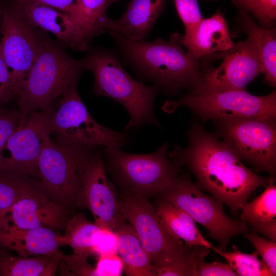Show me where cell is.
I'll list each match as a JSON object with an SVG mask.
<instances>
[{
  "instance_id": "1",
  "label": "cell",
  "mask_w": 276,
  "mask_h": 276,
  "mask_svg": "<svg viewBox=\"0 0 276 276\" xmlns=\"http://www.w3.org/2000/svg\"><path fill=\"white\" fill-rule=\"evenodd\" d=\"M188 136V146L173 153L174 162L186 166L196 176V185L226 204L233 214L257 189L269 182L271 177L261 176L248 169L227 142L199 125H193Z\"/></svg>"
},
{
  "instance_id": "2",
  "label": "cell",
  "mask_w": 276,
  "mask_h": 276,
  "mask_svg": "<svg viewBox=\"0 0 276 276\" xmlns=\"http://www.w3.org/2000/svg\"><path fill=\"white\" fill-rule=\"evenodd\" d=\"M125 59L143 76L170 93L201 83L205 66L184 51L180 44L157 38L153 41L133 40L108 31Z\"/></svg>"
},
{
  "instance_id": "3",
  "label": "cell",
  "mask_w": 276,
  "mask_h": 276,
  "mask_svg": "<svg viewBox=\"0 0 276 276\" xmlns=\"http://www.w3.org/2000/svg\"><path fill=\"white\" fill-rule=\"evenodd\" d=\"M80 60L83 68L94 74L93 91L120 103L128 111L130 118L126 129L147 123L158 125L153 109L159 89L156 86L147 85L133 79L111 52L91 50Z\"/></svg>"
},
{
  "instance_id": "4",
  "label": "cell",
  "mask_w": 276,
  "mask_h": 276,
  "mask_svg": "<svg viewBox=\"0 0 276 276\" xmlns=\"http://www.w3.org/2000/svg\"><path fill=\"white\" fill-rule=\"evenodd\" d=\"M165 144L155 152L131 154L105 147L106 172L122 194L149 198L160 196L177 176L178 165L169 159Z\"/></svg>"
},
{
  "instance_id": "5",
  "label": "cell",
  "mask_w": 276,
  "mask_h": 276,
  "mask_svg": "<svg viewBox=\"0 0 276 276\" xmlns=\"http://www.w3.org/2000/svg\"><path fill=\"white\" fill-rule=\"evenodd\" d=\"M83 70L81 60L70 57L60 44L48 37L18 96L22 117L33 111L48 109Z\"/></svg>"
},
{
  "instance_id": "6",
  "label": "cell",
  "mask_w": 276,
  "mask_h": 276,
  "mask_svg": "<svg viewBox=\"0 0 276 276\" xmlns=\"http://www.w3.org/2000/svg\"><path fill=\"white\" fill-rule=\"evenodd\" d=\"M78 79L70 83L50 116V136L60 145L121 148L126 145L128 140L126 133L109 129L91 117L78 94Z\"/></svg>"
},
{
  "instance_id": "7",
  "label": "cell",
  "mask_w": 276,
  "mask_h": 276,
  "mask_svg": "<svg viewBox=\"0 0 276 276\" xmlns=\"http://www.w3.org/2000/svg\"><path fill=\"white\" fill-rule=\"evenodd\" d=\"M48 38L29 18L21 3L3 5L0 47L10 74L14 96H18L27 76Z\"/></svg>"
},
{
  "instance_id": "8",
  "label": "cell",
  "mask_w": 276,
  "mask_h": 276,
  "mask_svg": "<svg viewBox=\"0 0 276 276\" xmlns=\"http://www.w3.org/2000/svg\"><path fill=\"white\" fill-rule=\"evenodd\" d=\"M98 147L60 145L52 140L44 147L38 170L43 188L52 200L67 209L75 206L83 174Z\"/></svg>"
},
{
  "instance_id": "9",
  "label": "cell",
  "mask_w": 276,
  "mask_h": 276,
  "mask_svg": "<svg viewBox=\"0 0 276 276\" xmlns=\"http://www.w3.org/2000/svg\"><path fill=\"white\" fill-rule=\"evenodd\" d=\"M181 106L190 108L203 121L247 118L275 120L276 93L257 96L246 90L212 91L194 89L187 96L165 105L167 110Z\"/></svg>"
},
{
  "instance_id": "10",
  "label": "cell",
  "mask_w": 276,
  "mask_h": 276,
  "mask_svg": "<svg viewBox=\"0 0 276 276\" xmlns=\"http://www.w3.org/2000/svg\"><path fill=\"white\" fill-rule=\"evenodd\" d=\"M179 207L196 221L204 226L209 235L219 242V250L225 251L231 239L247 232L243 221L230 218L221 202L203 193L187 176H178L160 195Z\"/></svg>"
},
{
  "instance_id": "11",
  "label": "cell",
  "mask_w": 276,
  "mask_h": 276,
  "mask_svg": "<svg viewBox=\"0 0 276 276\" xmlns=\"http://www.w3.org/2000/svg\"><path fill=\"white\" fill-rule=\"evenodd\" d=\"M120 197L125 219L136 232L152 266L169 264L191 252L194 246L167 232L148 199L122 193Z\"/></svg>"
},
{
  "instance_id": "12",
  "label": "cell",
  "mask_w": 276,
  "mask_h": 276,
  "mask_svg": "<svg viewBox=\"0 0 276 276\" xmlns=\"http://www.w3.org/2000/svg\"><path fill=\"white\" fill-rule=\"evenodd\" d=\"M223 139L244 159L271 177L276 168L275 120L235 118L216 121Z\"/></svg>"
},
{
  "instance_id": "13",
  "label": "cell",
  "mask_w": 276,
  "mask_h": 276,
  "mask_svg": "<svg viewBox=\"0 0 276 276\" xmlns=\"http://www.w3.org/2000/svg\"><path fill=\"white\" fill-rule=\"evenodd\" d=\"M54 108L33 111L20 123L0 149V169L25 173L40 180L39 157L51 141L49 120Z\"/></svg>"
},
{
  "instance_id": "14",
  "label": "cell",
  "mask_w": 276,
  "mask_h": 276,
  "mask_svg": "<svg viewBox=\"0 0 276 276\" xmlns=\"http://www.w3.org/2000/svg\"><path fill=\"white\" fill-rule=\"evenodd\" d=\"M75 206L89 210L94 223L103 229L114 232L126 221L120 193L108 179L99 151L94 152L86 166Z\"/></svg>"
},
{
  "instance_id": "15",
  "label": "cell",
  "mask_w": 276,
  "mask_h": 276,
  "mask_svg": "<svg viewBox=\"0 0 276 276\" xmlns=\"http://www.w3.org/2000/svg\"><path fill=\"white\" fill-rule=\"evenodd\" d=\"M217 67H205L196 88L212 91L246 90L247 85L263 73L259 53L248 38L234 43Z\"/></svg>"
},
{
  "instance_id": "16",
  "label": "cell",
  "mask_w": 276,
  "mask_h": 276,
  "mask_svg": "<svg viewBox=\"0 0 276 276\" xmlns=\"http://www.w3.org/2000/svg\"><path fill=\"white\" fill-rule=\"evenodd\" d=\"M68 209L40 190L28 194L0 212V230L47 227L64 229L69 219Z\"/></svg>"
},
{
  "instance_id": "17",
  "label": "cell",
  "mask_w": 276,
  "mask_h": 276,
  "mask_svg": "<svg viewBox=\"0 0 276 276\" xmlns=\"http://www.w3.org/2000/svg\"><path fill=\"white\" fill-rule=\"evenodd\" d=\"M170 41L184 46L190 55L204 65L222 59L234 45L226 21L219 11L186 29L183 35L172 34Z\"/></svg>"
},
{
  "instance_id": "18",
  "label": "cell",
  "mask_w": 276,
  "mask_h": 276,
  "mask_svg": "<svg viewBox=\"0 0 276 276\" xmlns=\"http://www.w3.org/2000/svg\"><path fill=\"white\" fill-rule=\"evenodd\" d=\"M166 0H130L118 19L107 18V31L133 40H143L161 14Z\"/></svg>"
},
{
  "instance_id": "19",
  "label": "cell",
  "mask_w": 276,
  "mask_h": 276,
  "mask_svg": "<svg viewBox=\"0 0 276 276\" xmlns=\"http://www.w3.org/2000/svg\"><path fill=\"white\" fill-rule=\"evenodd\" d=\"M64 245L62 235L47 227L0 230V247L23 257L55 255Z\"/></svg>"
},
{
  "instance_id": "20",
  "label": "cell",
  "mask_w": 276,
  "mask_h": 276,
  "mask_svg": "<svg viewBox=\"0 0 276 276\" xmlns=\"http://www.w3.org/2000/svg\"><path fill=\"white\" fill-rule=\"evenodd\" d=\"M19 1L36 26L52 33L61 44L75 51H83L76 26L67 15L39 3Z\"/></svg>"
},
{
  "instance_id": "21",
  "label": "cell",
  "mask_w": 276,
  "mask_h": 276,
  "mask_svg": "<svg viewBox=\"0 0 276 276\" xmlns=\"http://www.w3.org/2000/svg\"><path fill=\"white\" fill-rule=\"evenodd\" d=\"M155 208L163 225L173 238L191 247H204L217 252L218 248L205 239L193 219L184 210L160 198Z\"/></svg>"
},
{
  "instance_id": "22",
  "label": "cell",
  "mask_w": 276,
  "mask_h": 276,
  "mask_svg": "<svg viewBox=\"0 0 276 276\" xmlns=\"http://www.w3.org/2000/svg\"><path fill=\"white\" fill-rule=\"evenodd\" d=\"M118 239L117 254L129 276H154L151 260L132 225L127 221L114 232Z\"/></svg>"
},
{
  "instance_id": "23",
  "label": "cell",
  "mask_w": 276,
  "mask_h": 276,
  "mask_svg": "<svg viewBox=\"0 0 276 276\" xmlns=\"http://www.w3.org/2000/svg\"><path fill=\"white\" fill-rule=\"evenodd\" d=\"M241 220L256 232L271 241H276V187L273 178L264 192L252 201L245 203L241 209Z\"/></svg>"
},
{
  "instance_id": "24",
  "label": "cell",
  "mask_w": 276,
  "mask_h": 276,
  "mask_svg": "<svg viewBox=\"0 0 276 276\" xmlns=\"http://www.w3.org/2000/svg\"><path fill=\"white\" fill-rule=\"evenodd\" d=\"M239 18L243 30L256 47L263 66L266 82L276 85V37L273 28L258 26L248 14L239 8Z\"/></svg>"
},
{
  "instance_id": "25",
  "label": "cell",
  "mask_w": 276,
  "mask_h": 276,
  "mask_svg": "<svg viewBox=\"0 0 276 276\" xmlns=\"http://www.w3.org/2000/svg\"><path fill=\"white\" fill-rule=\"evenodd\" d=\"M63 254L23 257L0 247V276L55 275Z\"/></svg>"
},
{
  "instance_id": "26",
  "label": "cell",
  "mask_w": 276,
  "mask_h": 276,
  "mask_svg": "<svg viewBox=\"0 0 276 276\" xmlns=\"http://www.w3.org/2000/svg\"><path fill=\"white\" fill-rule=\"evenodd\" d=\"M118 0H79L77 15L74 21L83 50L96 36L106 29L104 24L107 17L108 8Z\"/></svg>"
},
{
  "instance_id": "27",
  "label": "cell",
  "mask_w": 276,
  "mask_h": 276,
  "mask_svg": "<svg viewBox=\"0 0 276 276\" xmlns=\"http://www.w3.org/2000/svg\"><path fill=\"white\" fill-rule=\"evenodd\" d=\"M64 229V244L70 246L74 253L89 256L95 254L103 229L79 212L69 218Z\"/></svg>"
},
{
  "instance_id": "28",
  "label": "cell",
  "mask_w": 276,
  "mask_h": 276,
  "mask_svg": "<svg viewBox=\"0 0 276 276\" xmlns=\"http://www.w3.org/2000/svg\"><path fill=\"white\" fill-rule=\"evenodd\" d=\"M40 190L44 189L39 180L21 172L0 169V212Z\"/></svg>"
},
{
  "instance_id": "29",
  "label": "cell",
  "mask_w": 276,
  "mask_h": 276,
  "mask_svg": "<svg viewBox=\"0 0 276 276\" xmlns=\"http://www.w3.org/2000/svg\"><path fill=\"white\" fill-rule=\"evenodd\" d=\"M233 251H222L217 253L223 257L227 264L241 276H273V273L262 261L258 258L256 251L251 254L242 252L234 246Z\"/></svg>"
},
{
  "instance_id": "30",
  "label": "cell",
  "mask_w": 276,
  "mask_h": 276,
  "mask_svg": "<svg viewBox=\"0 0 276 276\" xmlns=\"http://www.w3.org/2000/svg\"><path fill=\"white\" fill-rule=\"evenodd\" d=\"M238 8L252 14L262 27L271 28L276 18V0H233Z\"/></svg>"
},
{
  "instance_id": "31",
  "label": "cell",
  "mask_w": 276,
  "mask_h": 276,
  "mask_svg": "<svg viewBox=\"0 0 276 276\" xmlns=\"http://www.w3.org/2000/svg\"><path fill=\"white\" fill-rule=\"evenodd\" d=\"M89 256L74 253L72 255H62L57 271L60 275H96L95 266L88 261Z\"/></svg>"
},
{
  "instance_id": "32",
  "label": "cell",
  "mask_w": 276,
  "mask_h": 276,
  "mask_svg": "<svg viewBox=\"0 0 276 276\" xmlns=\"http://www.w3.org/2000/svg\"><path fill=\"white\" fill-rule=\"evenodd\" d=\"M244 236L248 239L256 249L273 275L276 274V242L268 241L255 233H245Z\"/></svg>"
},
{
  "instance_id": "33",
  "label": "cell",
  "mask_w": 276,
  "mask_h": 276,
  "mask_svg": "<svg viewBox=\"0 0 276 276\" xmlns=\"http://www.w3.org/2000/svg\"><path fill=\"white\" fill-rule=\"evenodd\" d=\"M174 2L185 30L193 27L203 18L197 0H174Z\"/></svg>"
},
{
  "instance_id": "34",
  "label": "cell",
  "mask_w": 276,
  "mask_h": 276,
  "mask_svg": "<svg viewBox=\"0 0 276 276\" xmlns=\"http://www.w3.org/2000/svg\"><path fill=\"white\" fill-rule=\"evenodd\" d=\"M22 117L19 110H0V149L18 127Z\"/></svg>"
},
{
  "instance_id": "35",
  "label": "cell",
  "mask_w": 276,
  "mask_h": 276,
  "mask_svg": "<svg viewBox=\"0 0 276 276\" xmlns=\"http://www.w3.org/2000/svg\"><path fill=\"white\" fill-rule=\"evenodd\" d=\"M123 271L122 262L117 254L102 255L95 266L96 276L120 275Z\"/></svg>"
},
{
  "instance_id": "36",
  "label": "cell",
  "mask_w": 276,
  "mask_h": 276,
  "mask_svg": "<svg viewBox=\"0 0 276 276\" xmlns=\"http://www.w3.org/2000/svg\"><path fill=\"white\" fill-rule=\"evenodd\" d=\"M204 260L200 261L198 264L197 276L238 275L228 264L217 261L206 263Z\"/></svg>"
},
{
  "instance_id": "37",
  "label": "cell",
  "mask_w": 276,
  "mask_h": 276,
  "mask_svg": "<svg viewBox=\"0 0 276 276\" xmlns=\"http://www.w3.org/2000/svg\"><path fill=\"white\" fill-rule=\"evenodd\" d=\"M14 96L10 74L0 47V106L9 101Z\"/></svg>"
},
{
  "instance_id": "38",
  "label": "cell",
  "mask_w": 276,
  "mask_h": 276,
  "mask_svg": "<svg viewBox=\"0 0 276 276\" xmlns=\"http://www.w3.org/2000/svg\"><path fill=\"white\" fill-rule=\"evenodd\" d=\"M39 3L54 8L67 15L74 23L79 0H21Z\"/></svg>"
},
{
  "instance_id": "39",
  "label": "cell",
  "mask_w": 276,
  "mask_h": 276,
  "mask_svg": "<svg viewBox=\"0 0 276 276\" xmlns=\"http://www.w3.org/2000/svg\"><path fill=\"white\" fill-rule=\"evenodd\" d=\"M118 239L114 232L103 229L101 237L95 247V254L99 256L117 254Z\"/></svg>"
},
{
  "instance_id": "40",
  "label": "cell",
  "mask_w": 276,
  "mask_h": 276,
  "mask_svg": "<svg viewBox=\"0 0 276 276\" xmlns=\"http://www.w3.org/2000/svg\"><path fill=\"white\" fill-rule=\"evenodd\" d=\"M3 5L0 4V22L2 14Z\"/></svg>"
}]
</instances>
